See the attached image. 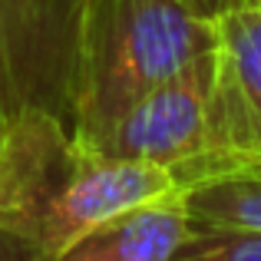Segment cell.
I'll return each instance as SVG.
<instances>
[{
    "instance_id": "cell-7",
    "label": "cell",
    "mask_w": 261,
    "mask_h": 261,
    "mask_svg": "<svg viewBox=\"0 0 261 261\" xmlns=\"http://www.w3.org/2000/svg\"><path fill=\"white\" fill-rule=\"evenodd\" d=\"M172 261H261V231L189 222Z\"/></svg>"
},
{
    "instance_id": "cell-1",
    "label": "cell",
    "mask_w": 261,
    "mask_h": 261,
    "mask_svg": "<svg viewBox=\"0 0 261 261\" xmlns=\"http://www.w3.org/2000/svg\"><path fill=\"white\" fill-rule=\"evenodd\" d=\"M185 192L162 166L86 149L40 102L0 119V228L57 258L109 218Z\"/></svg>"
},
{
    "instance_id": "cell-9",
    "label": "cell",
    "mask_w": 261,
    "mask_h": 261,
    "mask_svg": "<svg viewBox=\"0 0 261 261\" xmlns=\"http://www.w3.org/2000/svg\"><path fill=\"white\" fill-rule=\"evenodd\" d=\"M0 261H53L40 245L17 235L10 228H0Z\"/></svg>"
},
{
    "instance_id": "cell-8",
    "label": "cell",
    "mask_w": 261,
    "mask_h": 261,
    "mask_svg": "<svg viewBox=\"0 0 261 261\" xmlns=\"http://www.w3.org/2000/svg\"><path fill=\"white\" fill-rule=\"evenodd\" d=\"M27 0H0V119L27 106L20 99V57L27 43Z\"/></svg>"
},
{
    "instance_id": "cell-10",
    "label": "cell",
    "mask_w": 261,
    "mask_h": 261,
    "mask_svg": "<svg viewBox=\"0 0 261 261\" xmlns=\"http://www.w3.org/2000/svg\"><path fill=\"white\" fill-rule=\"evenodd\" d=\"M185 7H192V10L198 13V17H208V20H215L222 10H228L231 4H238V0H182Z\"/></svg>"
},
{
    "instance_id": "cell-6",
    "label": "cell",
    "mask_w": 261,
    "mask_h": 261,
    "mask_svg": "<svg viewBox=\"0 0 261 261\" xmlns=\"http://www.w3.org/2000/svg\"><path fill=\"white\" fill-rule=\"evenodd\" d=\"M185 212L192 225L261 231V169H235L189 185Z\"/></svg>"
},
{
    "instance_id": "cell-5",
    "label": "cell",
    "mask_w": 261,
    "mask_h": 261,
    "mask_svg": "<svg viewBox=\"0 0 261 261\" xmlns=\"http://www.w3.org/2000/svg\"><path fill=\"white\" fill-rule=\"evenodd\" d=\"M185 231V192H175L96 225L53 261H172Z\"/></svg>"
},
{
    "instance_id": "cell-2",
    "label": "cell",
    "mask_w": 261,
    "mask_h": 261,
    "mask_svg": "<svg viewBox=\"0 0 261 261\" xmlns=\"http://www.w3.org/2000/svg\"><path fill=\"white\" fill-rule=\"evenodd\" d=\"M215 50V20L182 0H76L66 99L73 136L96 149L159 83Z\"/></svg>"
},
{
    "instance_id": "cell-3",
    "label": "cell",
    "mask_w": 261,
    "mask_h": 261,
    "mask_svg": "<svg viewBox=\"0 0 261 261\" xmlns=\"http://www.w3.org/2000/svg\"><path fill=\"white\" fill-rule=\"evenodd\" d=\"M235 169H261V0H238L215 17L205 149L185 189Z\"/></svg>"
},
{
    "instance_id": "cell-4",
    "label": "cell",
    "mask_w": 261,
    "mask_h": 261,
    "mask_svg": "<svg viewBox=\"0 0 261 261\" xmlns=\"http://www.w3.org/2000/svg\"><path fill=\"white\" fill-rule=\"evenodd\" d=\"M212 80H215V50L202 53L166 83L149 89L109 129V136L96 146V152L162 166L185 189L205 149Z\"/></svg>"
}]
</instances>
